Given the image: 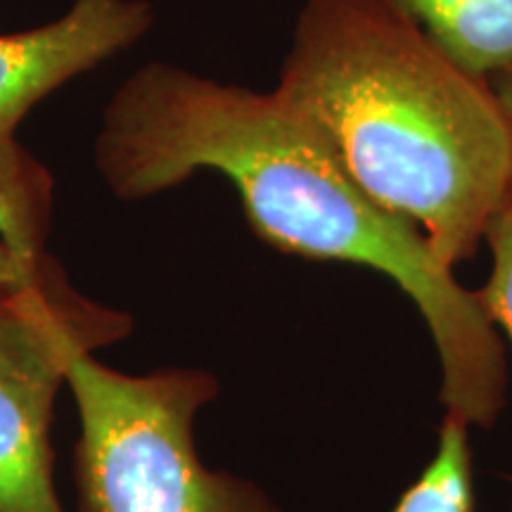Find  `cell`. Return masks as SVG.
<instances>
[{
  "label": "cell",
  "instance_id": "7",
  "mask_svg": "<svg viewBox=\"0 0 512 512\" xmlns=\"http://www.w3.org/2000/svg\"><path fill=\"white\" fill-rule=\"evenodd\" d=\"M467 430L460 418L444 415L434 458L403 491L394 512H477Z\"/></svg>",
  "mask_w": 512,
  "mask_h": 512
},
{
  "label": "cell",
  "instance_id": "9",
  "mask_svg": "<svg viewBox=\"0 0 512 512\" xmlns=\"http://www.w3.org/2000/svg\"><path fill=\"white\" fill-rule=\"evenodd\" d=\"M50 261V256L46 261H43L41 266H27L22 264V261L17 259L15 252L5 245V240L0 238V294H5L12 287L17 285H24L29 283V280H34L38 273L46 268V264Z\"/></svg>",
  "mask_w": 512,
  "mask_h": 512
},
{
  "label": "cell",
  "instance_id": "6",
  "mask_svg": "<svg viewBox=\"0 0 512 512\" xmlns=\"http://www.w3.org/2000/svg\"><path fill=\"white\" fill-rule=\"evenodd\" d=\"M465 72L489 81L512 64V0H389Z\"/></svg>",
  "mask_w": 512,
  "mask_h": 512
},
{
  "label": "cell",
  "instance_id": "4",
  "mask_svg": "<svg viewBox=\"0 0 512 512\" xmlns=\"http://www.w3.org/2000/svg\"><path fill=\"white\" fill-rule=\"evenodd\" d=\"M131 332L128 313L76 292L53 259L0 294V512H67L50 437L69 358Z\"/></svg>",
  "mask_w": 512,
  "mask_h": 512
},
{
  "label": "cell",
  "instance_id": "5",
  "mask_svg": "<svg viewBox=\"0 0 512 512\" xmlns=\"http://www.w3.org/2000/svg\"><path fill=\"white\" fill-rule=\"evenodd\" d=\"M152 27L145 0H74L60 19L0 36V147L38 100L136 43Z\"/></svg>",
  "mask_w": 512,
  "mask_h": 512
},
{
  "label": "cell",
  "instance_id": "8",
  "mask_svg": "<svg viewBox=\"0 0 512 512\" xmlns=\"http://www.w3.org/2000/svg\"><path fill=\"white\" fill-rule=\"evenodd\" d=\"M484 245H489L491 252V271L477 294L491 323L503 328L512 339V200L491 221Z\"/></svg>",
  "mask_w": 512,
  "mask_h": 512
},
{
  "label": "cell",
  "instance_id": "3",
  "mask_svg": "<svg viewBox=\"0 0 512 512\" xmlns=\"http://www.w3.org/2000/svg\"><path fill=\"white\" fill-rule=\"evenodd\" d=\"M79 437L74 512H285L254 479L204 463L197 418L221 382L200 366L110 368L95 351L67 366Z\"/></svg>",
  "mask_w": 512,
  "mask_h": 512
},
{
  "label": "cell",
  "instance_id": "10",
  "mask_svg": "<svg viewBox=\"0 0 512 512\" xmlns=\"http://www.w3.org/2000/svg\"><path fill=\"white\" fill-rule=\"evenodd\" d=\"M489 86L491 91H494L498 105H501V110L505 114V119H508L510 131H512V64L491 76Z\"/></svg>",
  "mask_w": 512,
  "mask_h": 512
},
{
  "label": "cell",
  "instance_id": "1",
  "mask_svg": "<svg viewBox=\"0 0 512 512\" xmlns=\"http://www.w3.org/2000/svg\"><path fill=\"white\" fill-rule=\"evenodd\" d=\"M95 164L121 200L159 195L200 169L219 171L266 245L384 273L425 318L446 415L482 430L501 418L508 356L477 290L458 283L413 223L377 207L316 128L275 91L147 64L107 105Z\"/></svg>",
  "mask_w": 512,
  "mask_h": 512
},
{
  "label": "cell",
  "instance_id": "2",
  "mask_svg": "<svg viewBox=\"0 0 512 512\" xmlns=\"http://www.w3.org/2000/svg\"><path fill=\"white\" fill-rule=\"evenodd\" d=\"M275 93L448 268L512 200V131L489 81L389 0H306Z\"/></svg>",
  "mask_w": 512,
  "mask_h": 512
}]
</instances>
